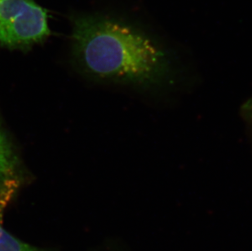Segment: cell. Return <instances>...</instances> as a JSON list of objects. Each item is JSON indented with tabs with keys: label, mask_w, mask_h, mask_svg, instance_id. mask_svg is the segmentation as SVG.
I'll list each match as a JSON object with an SVG mask.
<instances>
[{
	"label": "cell",
	"mask_w": 252,
	"mask_h": 251,
	"mask_svg": "<svg viewBox=\"0 0 252 251\" xmlns=\"http://www.w3.org/2000/svg\"><path fill=\"white\" fill-rule=\"evenodd\" d=\"M48 14L34 0H0V43L26 49L50 35Z\"/></svg>",
	"instance_id": "cell-2"
},
{
	"label": "cell",
	"mask_w": 252,
	"mask_h": 251,
	"mask_svg": "<svg viewBox=\"0 0 252 251\" xmlns=\"http://www.w3.org/2000/svg\"><path fill=\"white\" fill-rule=\"evenodd\" d=\"M0 251H43L17 239L0 225Z\"/></svg>",
	"instance_id": "cell-4"
},
{
	"label": "cell",
	"mask_w": 252,
	"mask_h": 251,
	"mask_svg": "<svg viewBox=\"0 0 252 251\" xmlns=\"http://www.w3.org/2000/svg\"><path fill=\"white\" fill-rule=\"evenodd\" d=\"M73 41L84 68L97 78L143 92L167 88L176 78L164 49L126 25L102 17H78Z\"/></svg>",
	"instance_id": "cell-1"
},
{
	"label": "cell",
	"mask_w": 252,
	"mask_h": 251,
	"mask_svg": "<svg viewBox=\"0 0 252 251\" xmlns=\"http://www.w3.org/2000/svg\"><path fill=\"white\" fill-rule=\"evenodd\" d=\"M19 159L0 128V216L22 182Z\"/></svg>",
	"instance_id": "cell-3"
}]
</instances>
